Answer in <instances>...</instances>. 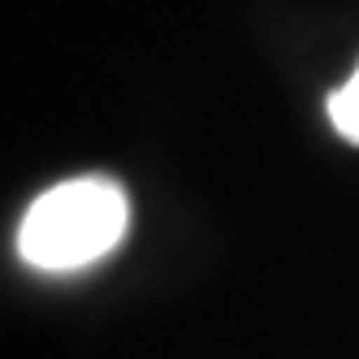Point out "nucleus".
Segmentation results:
<instances>
[{
  "mask_svg": "<svg viewBox=\"0 0 359 359\" xmlns=\"http://www.w3.org/2000/svg\"><path fill=\"white\" fill-rule=\"evenodd\" d=\"M329 121H333V130H338L342 139L359 143V65L346 79V87H338L329 95Z\"/></svg>",
  "mask_w": 359,
  "mask_h": 359,
  "instance_id": "nucleus-2",
  "label": "nucleus"
},
{
  "mask_svg": "<svg viewBox=\"0 0 359 359\" xmlns=\"http://www.w3.org/2000/svg\"><path fill=\"white\" fill-rule=\"evenodd\" d=\"M130 203L113 177H74L43 191L18 229V251L31 269L74 273L87 269L126 238Z\"/></svg>",
  "mask_w": 359,
  "mask_h": 359,
  "instance_id": "nucleus-1",
  "label": "nucleus"
}]
</instances>
